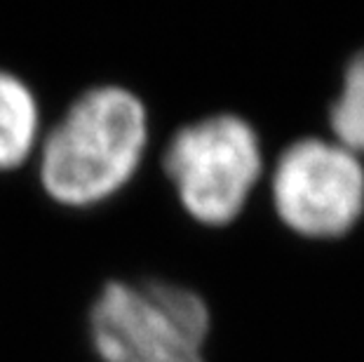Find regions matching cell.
Segmentation results:
<instances>
[{"mask_svg":"<svg viewBox=\"0 0 364 362\" xmlns=\"http://www.w3.org/2000/svg\"><path fill=\"white\" fill-rule=\"evenodd\" d=\"M212 315L183 284L106 282L92 304L90 336L104 362H205Z\"/></svg>","mask_w":364,"mask_h":362,"instance_id":"7a4b0ae2","label":"cell"},{"mask_svg":"<svg viewBox=\"0 0 364 362\" xmlns=\"http://www.w3.org/2000/svg\"><path fill=\"white\" fill-rule=\"evenodd\" d=\"M331 127L341 146L355 156L364 153V52L348 66L343 90L331 109Z\"/></svg>","mask_w":364,"mask_h":362,"instance_id":"8992f818","label":"cell"},{"mask_svg":"<svg viewBox=\"0 0 364 362\" xmlns=\"http://www.w3.org/2000/svg\"><path fill=\"white\" fill-rule=\"evenodd\" d=\"M41 132V111L28 85L0 71V172L26 163Z\"/></svg>","mask_w":364,"mask_h":362,"instance_id":"5b68a950","label":"cell"},{"mask_svg":"<svg viewBox=\"0 0 364 362\" xmlns=\"http://www.w3.org/2000/svg\"><path fill=\"white\" fill-rule=\"evenodd\" d=\"M149 144V113L134 92L102 85L80 95L43 142L41 183L66 207H90L125 186Z\"/></svg>","mask_w":364,"mask_h":362,"instance_id":"6da1fadb","label":"cell"},{"mask_svg":"<svg viewBox=\"0 0 364 362\" xmlns=\"http://www.w3.org/2000/svg\"><path fill=\"white\" fill-rule=\"evenodd\" d=\"M162 167L193 219L226 226L245 210L261 176V144L240 115L216 113L181 127L167 144Z\"/></svg>","mask_w":364,"mask_h":362,"instance_id":"3957f363","label":"cell"},{"mask_svg":"<svg viewBox=\"0 0 364 362\" xmlns=\"http://www.w3.org/2000/svg\"><path fill=\"white\" fill-rule=\"evenodd\" d=\"M270 188L280 219L308 238L346 233L364 210V167L338 142L291 144L277 160Z\"/></svg>","mask_w":364,"mask_h":362,"instance_id":"277c9868","label":"cell"}]
</instances>
